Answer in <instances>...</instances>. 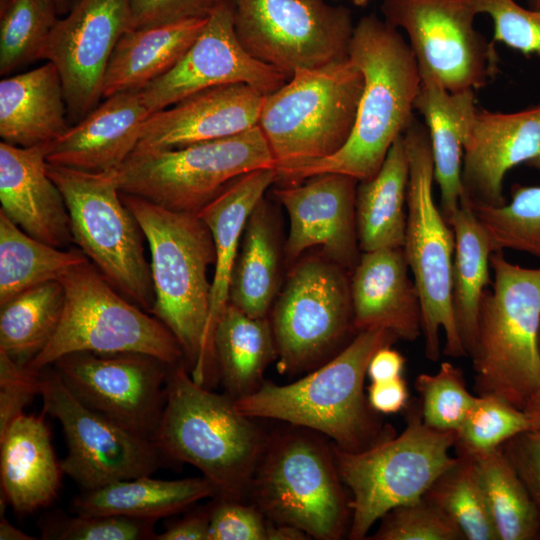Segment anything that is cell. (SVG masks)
<instances>
[{"label":"cell","mask_w":540,"mask_h":540,"mask_svg":"<svg viewBox=\"0 0 540 540\" xmlns=\"http://www.w3.org/2000/svg\"><path fill=\"white\" fill-rule=\"evenodd\" d=\"M348 57L364 76L350 137L331 156L276 164L275 184L295 185L323 173L369 180L415 117L421 77L415 56L397 28L376 14L363 16L354 27Z\"/></svg>","instance_id":"obj_1"},{"label":"cell","mask_w":540,"mask_h":540,"mask_svg":"<svg viewBox=\"0 0 540 540\" xmlns=\"http://www.w3.org/2000/svg\"><path fill=\"white\" fill-rule=\"evenodd\" d=\"M121 197L149 244L154 291L150 313L178 341L192 378L213 389L219 380L208 340L212 235L198 214L169 210L122 192Z\"/></svg>","instance_id":"obj_2"},{"label":"cell","mask_w":540,"mask_h":540,"mask_svg":"<svg viewBox=\"0 0 540 540\" xmlns=\"http://www.w3.org/2000/svg\"><path fill=\"white\" fill-rule=\"evenodd\" d=\"M398 338L383 328L359 331L332 359L285 385L264 381L235 401L250 418L273 419L315 431L347 452H361L394 437V428L374 411L364 392L372 356Z\"/></svg>","instance_id":"obj_3"},{"label":"cell","mask_w":540,"mask_h":540,"mask_svg":"<svg viewBox=\"0 0 540 540\" xmlns=\"http://www.w3.org/2000/svg\"><path fill=\"white\" fill-rule=\"evenodd\" d=\"M268 436L253 418L236 409L226 393L197 383L184 361L171 366L153 441L166 459L200 470L214 485V498L242 502L249 498Z\"/></svg>","instance_id":"obj_4"},{"label":"cell","mask_w":540,"mask_h":540,"mask_svg":"<svg viewBox=\"0 0 540 540\" xmlns=\"http://www.w3.org/2000/svg\"><path fill=\"white\" fill-rule=\"evenodd\" d=\"M336 465L333 444L307 428L287 424L269 434L249 499L271 522L317 540L348 536L350 499Z\"/></svg>","instance_id":"obj_5"},{"label":"cell","mask_w":540,"mask_h":540,"mask_svg":"<svg viewBox=\"0 0 540 540\" xmlns=\"http://www.w3.org/2000/svg\"><path fill=\"white\" fill-rule=\"evenodd\" d=\"M491 290L479 306L470 358L478 395H492L522 409L540 382V268L491 254Z\"/></svg>","instance_id":"obj_6"},{"label":"cell","mask_w":540,"mask_h":540,"mask_svg":"<svg viewBox=\"0 0 540 540\" xmlns=\"http://www.w3.org/2000/svg\"><path fill=\"white\" fill-rule=\"evenodd\" d=\"M406 427L398 436L361 452L333 445L342 482L351 491V540L366 538L391 509L421 498L457 460L449 454L456 432L426 425L418 403H408Z\"/></svg>","instance_id":"obj_7"},{"label":"cell","mask_w":540,"mask_h":540,"mask_svg":"<svg viewBox=\"0 0 540 540\" xmlns=\"http://www.w3.org/2000/svg\"><path fill=\"white\" fill-rule=\"evenodd\" d=\"M403 139L409 163L403 251L420 297L425 355L431 361L439 360V332L443 329L444 354L467 356L451 304L454 233L433 197L434 162L426 124L414 117Z\"/></svg>","instance_id":"obj_8"},{"label":"cell","mask_w":540,"mask_h":540,"mask_svg":"<svg viewBox=\"0 0 540 540\" xmlns=\"http://www.w3.org/2000/svg\"><path fill=\"white\" fill-rule=\"evenodd\" d=\"M363 88L361 70L347 57L296 72L265 95L258 127L275 165L336 153L351 135Z\"/></svg>","instance_id":"obj_9"},{"label":"cell","mask_w":540,"mask_h":540,"mask_svg":"<svg viewBox=\"0 0 540 540\" xmlns=\"http://www.w3.org/2000/svg\"><path fill=\"white\" fill-rule=\"evenodd\" d=\"M274 166L268 142L255 126L180 148L134 150L111 173L122 193L169 210L198 214L235 179Z\"/></svg>","instance_id":"obj_10"},{"label":"cell","mask_w":540,"mask_h":540,"mask_svg":"<svg viewBox=\"0 0 540 540\" xmlns=\"http://www.w3.org/2000/svg\"><path fill=\"white\" fill-rule=\"evenodd\" d=\"M65 304L59 326L47 346L27 365L33 371L76 352L142 353L170 365L184 361L170 330L123 298L91 265L83 262L60 279Z\"/></svg>","instance_id":"obj_11"},{"label":"cell","mask_w":540,"mask_h":540,"mask_svg":"<svg viewBox=\"0 0 540 540\" xmlns=\"http://www.w3.org/2000/svg\"><path fill=\"white\" fill-rule=\"evenodd\" d=\"M280 374L310 372L358 333L349 271L321 253L303 255L289 271L268 315Z\"/></svg>","instance_id":"obj_12"},{"label":"cell","mask_w":540,"mask_h":540,"mask_svg":"<svg viewBox=\"0 0 540 540\" xmlns=\"http://www.w3.org/2000/svg\"><path fill=\"white\" fill-rule=\"evenodd\" d=\"M46 167L64 197L73 242L114 288L151 312L154 291L145 236L111 171L87 172L48 162Z\"/></svg>","instance_id":"obj_13"},{"label":"cell","mask_w":540,"mask_h":540,"mask_svg":"<svg viewBox=\"0 0 540 540\" xmlns=\"http://www.w3.org/2000/svg\"><path fill=\"white\" fill-rule=\"evenodd\" d=\"M245 51L289 78L348 57L351 11L325 0H232Z\"/></svg>","instance_id":"obj_14"},{"label":"cell","mask_w":540,"mask_h":540,"mask_svg":"<svg viewBox=\"0 0 540 540\" xmlns=\"http://www.w3.org/2000/svg\"><path fill=\"white\" fill-rule=\"evenodd\" d=\"M384 20L408 37L421 80L479 90L499 71L496 44L476 30L473 0H383Z\"/></svg>","instance_id":"obj_15"},{"label":"cell","mask_w":540,"mask_h":540,"mask_svg":"<svg viewBox=\"0 0 540 540\" xmlns=\"http://www.w3.org/2000/svg\"><path fill=\"white\" fill-rule=\"evenodd\" d=\"M43 412L57 419L67 443L61 461L82 491L152 475L164 456L153 440L136 435L79 401L50 366L40 371Z\"/></svg>","instance_id":"obj_16"},{"label":"cell","mask_w":540,"mask_h":540,"mask_svg":"<svg viewBox=\"0 0 540 540\" xmlns=\"http://www.w3.org/2000/svg\"><path fill=\"white\" fill-rule=\"evenodd\" d=\"M52 366L85 406L136 435L154 439L172 365L142 353L76 352Z\"/></svg>","instance_id":"obj_17"},{"label":"cell","mask_w":540,"mask_h":540,"mask_svg":"<svg viewBox=\"0 0 540 540\" xmlns=\"http://www.w3.org/2000/svg\"><path fill=\"white\" fill-rule=\"evenodd\" d=\"M289 79L245 51L234 30L233 2L220 0L200 35L178 62L139 93L152 114L209 88L245 83L268 95Z\"/></svg>","instance_id":"obj_18"},{"label":"cell","mask_w":540,"mask_h":540,"mask_svg":"<svg viewBox=\"0 0 540 540\" xmlns=\"http://www.w3.org/2000/svg\"><path fill=\"white\" fill-rule=\"evenodd\" d=\"M130 28L129 0H79L58 19L37 60L57 68L70 121L78 123L98 106L110 57Z\"/></svg>","instance_id":"obj_19"},{"label":"cell","mask_w":540,"mask_h":540,"mask_svg":"<svg viewBox=\"0 0 540 540\" xmlns=\"http://www.w3.org/2000/svg\"><path fill=\"white\" fill-rule=\"evenodd\" d=\"M358 182L345 174L323 173L274 189L289 218L284 244L288 266L318 247L327 259L349 272L354 270L362 254L355 215Z\"/></svg>","instance_id":"obj_20"},{"label":"cell","mask_w":540,"mask_h":540,"mask_svg":"<svg viewBox=\"0 0 540 540\" xmlns=\"http://www.w3.org/2000/svg\"><path fill=\"white\" fill-rule=\"evenodd\" d=\"M540 156V101L516 112L476 108L463 142L460 202L505 204L506 173Z\"/></svg>","instance_id":"obj_21"},{"label":"cell","mask_w":540,"mask_h":540,"mask_svg":"<svg viewBox=\"0 0 540 540\" xmlns=\"http://www.w3.org/2000/svg\"><path fill=\"white\" fill-rule=\"evenodd\" d=\"M264 96L245 83L209 88L142 124L135 150H164L230 137L258 126Z\"/></svg>","instance_id":"obj_22"},{"label":"cell","mask_w":540,"mask_h":540,"mask_svg":"<svg viewBox=\"0 0 540 540\" xmlns=\"http://www.w3.org/2000/svg\"><path fill=\"white\" fill-rule=\"evenodd\" d=\"M49 143H0V211L31 237L62 248L73 241L64 197L47 173Z\"/></svg>","instance_id":"obj_23"},{"label":"cell","mask_w":540,"mask_h":540,"mask_svg":"<svg viewBox=\"0 0 540 540\" xmlns=\"http://www.w3.org/2000/svg\"><path fill=\"white\" fill-rule=\"evenodd\" d=\"M409 270L403 247L362 252L350 276L357 332L383 328L398 339H418L422 334L421 303Z\"/></svg>","instance_id":"obj_24"},{"label":"cell","mask_w":540,"mask_h":540,"mask_svg":"<svg viewBox=\"0 0 540 540\" xmlns=\"http://www.w3.org/2000/svg\"><path fill=\"white\" fill-rule=\"evenodd\" d=\"M149 115L139 91L112 95L49 143L46 161L87 172L113 171L137 147Z\"/></svg>","instance_id":"obj_25"},{"label":"cell","mask_w":540,"mask_h":540,"mask_svg":"<svg viewBox=\"0 0 540 540\" xmlns=\"http://www.w3.org/2000/svg\"><path fill=\"white\" fill-rule=\"evenodd\" d=\"M44 415L20 414L0 435L1 498L20 515L50 505L64 474Z\"/></svg>","instance_id":"obj_26"},{"label":"cell","mask_w":540,"mask_h":540,"mask_svg":"<svg viewBox=\"0 0 540 540\" xmlns=\"http://www.w3.org/2000/svg\"><path fill=\"white\" fill-rule=\"evenodd\" d=\"M57 68L51 62L0 81V136L19 147L48 144L70 127Z\"/></svg>","instance_id":"obj_27"},{"label":"cell","mask_w":540,"mask_h":540,"mask_svg":"<svg viewBox=\"0 0 540 540\" xmlns=\"http://www.w3.org/2000/svg\"><path fill=\"white\" fill-rule=\"evenodd\" d=\"M275 168L258 169L225 187L198 215L208 227L215 248L214 274L208 319V340L229 303V285L247 220L267 189L276 183Z\"/></svg>","instance_id":"obj_28"},{"label":"cell","mask_w":540,"mask_h":540,"mask_svg":"<svg viewBox=\"0 0 540 540\" xmlns=\"http://www.w3.org/2000/svg\"><path fill=\"white\" fill-rule=\"evenodd\" d=\"M476 108L474 90L450 92L430 80H421L414 101L428 128L440 210L448 224L460 206L463 142Z\"/></svg>","instance_id":"obj_29"},{"label":"cell","mask_w":540,"mask_h":540,"mask_svg":"<svg viewBox=\"0 0 540 540\" xmlns=\"http://www.w3.org/2000/svg\"><path fill=\"white\" fill-rule=\"evenodd\" d=\"M207 18L127 30L110 57L102 97L139 91L169 71L204 29Z\"/></svg>","instance_id":"obj_30"},{"label":"cell","mask_w":540,"mask_h":540,"mask_svg":"<svg viewBox=\"0 0 540 540\" xmlns=\"http://www.w3.org/2000/svg\"><path fill=\"white\" fill-rule=\"evenodd\" d=\"M282 252L277 215L263 197L242 235L229 285V303L251 317L267 318L280 291Z\"/></svg>","instance_id":"obj_31"},{"label":"cell","mask_w":540,"mask_h":540,"mask_svg":"<svg viewBox=\"0 0 540 540\" xmlns=\"http://www.w3.org/2000/svg\"><path fill=\"white\" fill-rule=\"evenodd\" d=\"M215 496L214 485L204 476L163 480L150 475L82 491L73 498L71 508L80 515H120L158 521Z\"/></svg>","instance_id":"obj_32"},{"label":"cell","mask_w":540,"mask_h":540,"mask_svg":"<svg viewBox=\"0 0 540 540\" xmlns=\"http://www.w3.org/2000/svg\"><path fill=\"white\" fill-rule=\"evenodd\" d=\"M409 163L403 134L392 144L378 173L359 181L355 215L361 252L404 245Z\"/></svg>","instance_id":"obj_33"},{"label":"cell","mask_w":540,"mask_h":540,"mask_svg":"<svg viewBox=\"0 0 540 540\" xmlns=\"http://www.w3.org/2000/svg\"><path fill=\"white\" fill-rule=\"evenodd\" d=\"M213 354L224 393L238 400L256 392L277 359L268 317H251L228 303L214 328Z\"/></svg>","instance_id":"obj_34"},{"label":"cell","mask_w":540,"mask_h":540,"mask_svg":"<svg viewBox=\"0 0 540 540\" xmlns=\"http://www.w3.org/2000/svg\"><path fill=\"white\" fill-rule=\"evenodd\" d=\"M455 248L451 274V304L457 331L470 357L475 344L479 306L489 282L490 239L469 205L460 203L449 221Z\"/></svg>","instance_id":"obj_35"},{"label":"cell","mask_w":540,"mask_h":540,"mask_svg":"<svg viewBox=\"0 0 540 540\" xmlns=\"http://www.w3.org/2000/svg\"><path fill=\"white\" fill-rule=\"evenodd\" d=\"M89 258L37 240L0 211V306L23 291L59 279Z\"/></svg>","instance_id":"obj_36"},{"label":"cell","mask_w":540,"mask_h":540,"mask_svg":"<svg viewBox=\"0 0 540 540\" xmlns=\"http://www.w3.org/2000/svg\"><path fill=\"white\" fill-rule=\"evenodd\" d=\"M65 304L59 281H49L0 306V351L27 366L54 336Z\"/></svg>","instance_id":"obj_37"},{"label":"cell","mask_w":540,"mask_h":540,"mask_svg":"<svg viewBox=\"0 0 540 540\" xmlns=\"http://www.w3.org/2000/svg\"><path fill=\"white\" fill-rule=\"evenodd\" d=\"M471 458L499 540L540 539V514L502 447Z\"/></svg>","instance_id":"obj_38"},{"label":"cell","mask_w":540,"mask_h":540,"mask_svg":"<svg viewBox=\"0 0 540 540\" xmlns=\"http://www.w3.org/2000/svg\"><path fill=\"white\" fill-rule=\"evenodd\" d=\"M458 526L467 540H499L471 458L457 456L424 494Z\"/></svg>","instance_id":"obj_39"},{"label":"cell","mask_w":540,"mask_h":540,"mask_svg":"<svg viewBox=\"0 0 540 540\" xmlns=\"http://www.w3.org/2000/svg\"><path fill=\"white\" fill-rule=\"evenodd\" d=\"M528 165L540 171V156ZM469 206L486 231L493 252L513 249L540 258V185L515 183L508 204Z\"/></svg>","instance_id":"obj_40"},{"label":"cell","mask_w":540,"mask_h":540,"mask_svg":"<svg viewBox=\"0 0 540 540\" xmlns=\"http://www.w3.org/2000/svg\"><path fill=\"white\" fill-rule=\"evenodd\" d=\"M0 74L37 60L56 25L59 9L53 0H1Z\"/></svg>","instance_id":"obj_41"},{"label":"cell","mask_w":540,"mask_h":540,"mask_svg":"<svg viewBox=\"0 0 540 540\" xmlns=\"http://www.w3.org/2000/svg\"><path fill=\"white\" fill-rule=\"evenodd\" d=\"M530 430L522 409L492 395H478L456 431L457 456L473 457L501 447L512 437Z\"/></svg>","instance_id":"obj_42"},{"label":"cell","mask_w":540,"mask_h":540,"mask_svg":"<svg viewBox=\"0 0 540 540\" xmlns=\"http://www.w3.org/2000/svg\"><path fill=\"white\" fill-rule=\"evenodd\" d=\"M415 388L424 423L441 431L456 432L476 399L468 391L462 371L447 361L435 374L418 375Z\"/></svg>","instance_id":"obj_43"},{"label":"cell","mask_w":540,"mask_h":540,"mask_svg":"<svg viewBox=\"0 0 540 540\" xmlns=\"http://www.w3.org/2000/svg\"><path fill=\"white\" fill-rule=\"evenodd\" d=\"M156 522L120 515L56 513L42 521L40 531L45 540H155Z\"/></svg>","instance_id":"obj_44"},{"label":"cell","mask_w":540,"mask_h":540,"mask_svg":"<svg viewBox=\"0 0 540 540\" xmlns=\"http://www.w3.org/2000/svg\"><path fill=\"white\" fill-rule=\"evenodd\" d=\"M374 540H463V533L445 512L424 495L397 506L382 518Z\"/></svg>","instance_id":"obj_45"},{"label":"cell","mask_w":540,"mask_h":540,"mask_svg":"<svg viewBox=\"0 0 540 540\" xmlns=\"http://www.w3.org/2000/svg\"><path fill=\"white\" fill-rule=\"evenodd\" d=\"M477 14L493 23V43H503L525 56L540 55V10L516 0H473Z\"/></svg>","instance_id":"obj_46"},{"label":"cell","mask_w":540,"mask_h":540,"mask_svg":"<svg viewBox=\"0 0 540 540\" xmlns=\"http://www.w3.org/2000/svg\"><path fill=\"white\" fill-rule=\"evenodd\" d=\"M273 522L253 504L214 498L209 540H271Z\"/></svg>","instance_id":"obj_47"},{"label":"cell","mask_w":540,"mask_h":540,"mask_svg":"<svg viewBox=\"0 0 540 540\" xmlns=\"http://www.w3.org/2000/svg\"><path fill=\"white\" fill-rule=\"evenodd\" d=\"M39 394L40 371L18 364L0 351V435Z\"/></svg>","instance_id":"obj_48"},{"label":"cell","mask_w":540,"mask_h":540,"mask_svg":"<svg viewBox=\"0 0 540 540\" xmlns=\"http://www.w3.org/2000/svg\"><path fill=\"white\" fill-rule=\"evenodd\" d=\"M219 1L129 0L130 29L207 18Z\"/></svg>","instance_id":"obj_49"},{"label":"cell","mask_w":540,"mask_h":540,"mask_svg":"<svg viewBox=\"0 0 540 540\" xmlns=\"http://www.w3.org/2000/svg\"><path fill=\"white\" fill-rule=\"evenodd\" d=\"M501 447L524 482L540 514V431H524Z\"/></svg>","instance_id":"obj_50"},{"label":"cell","mask_w":540,"mask_h":540,"mask_svg":"<svg viewBox=\"0 0 540 540\" xmlns=\"http://www.w3.org/2000/svg\"><path fill=\"white\" fill-rule=\"evenodd\" d=\"M367 398L371 408L379 414L397 413L409 403L408 388L402 377L371 382Z\"/></svg>","instance_id":"obj_51"},{"label":"cell","mask_w":540,"mask_h":540,"mask_svg":"<svg viewBox=\"0 0 540 540\" xmlns=\"http://www.w3.org/2000/svg\"><path fill=\"white\" fill-rule=\"evenodd\" d=\"M210 505L186 514L157 534L155 540H209Z\"/></svg>","instance_id":"obj_52"},{"label":"cell","mask_w":540,"mask_h":540,"mask_svg":"<svg viewBox=\"0 0 540 540\" xmlns=\"http://www.w3.org/2000/svg\"><path fill=\"white\" fill-rule=\"evenodd\" d=\"M405 358L401 353L386 346L379 349L371 358L367 376L371 382L388 381L402 377Z\"/></svg>","instance_id":"obj_53"},{"label":"cell","mask_w":540,"mask_h":540,"mask_svg":"<svg viewBox=\"0 0 540 540\" xmlns=\"http://www.w3.org/2000/svg\"><path fill=\"white\" fill-rule=\"evenodd\" d=\"M522 410L529 421L530 430L540 431V382L524 403Z\"/></svg>","instance_id":"obj_54"},{"label":"cell","mask_w":540,"mask_h":540,"mask_svg":"<svg viewBox=\"0 0 540 540\" xmlns=\"http://www.w3.org/2000/svg\"><path fill=\"white\" fill-rule=\"evenodd\" d=\"M0 539L1 540H35L23 531L14 527L3 515L0 518Z\"/></svg>","instance_id":"obj_55"},{"label":"cell","mask_w":540,"mask_h":540,"mask_svg":"<svg viewBox=\"0 0 540 540\" xmlns=\"http://www.w3.org/2000/svg\"><path fill=\"white\" fill-rule=\"evenodd\" d=\"M525 2L527 7L540 10V0H525Z\"/></svg>","instance_id":"obj_56"},{"label":"cell","mask_w":540,"mask_h":540,"mask_svg":"<svg viewBox=\"0 0 540 540\" xmlns=\"http://www.w3.org/2000/svg\"><path fill=\"white\" fill-rule=\"evenodd\" d=\"M53 1L56 3L60 12L61 10H64L66 8L68 0H53Z\"/></svg>","instance_id":"obj_57"},{"label":"cell","mask_w":540,"mask_h":540,"mask_svg":"<svg viewBox=\"0 0 540 540\" xmlns=\"http://www.w3.org/2000/svg\"><path fill=\"white\" fill-rule=\"evenodd\" d=\"M354 5L359 7L366 6L371 0H351Z\"/></svg>","instance_id":"obj_58"},{"label":"cell","mask_w":540,"mask_h":540,"mask_svg":"<svg viewBox=\"0 0 540 540\" xmlns=\"http://www.w3.org/2000/svg\"><path fill=\"white\" fill-rule=\"evenodd\" d=\"M539 346H540V333H539Z\"/></svg>","instance_id":"obj_59"}]
</instances>
